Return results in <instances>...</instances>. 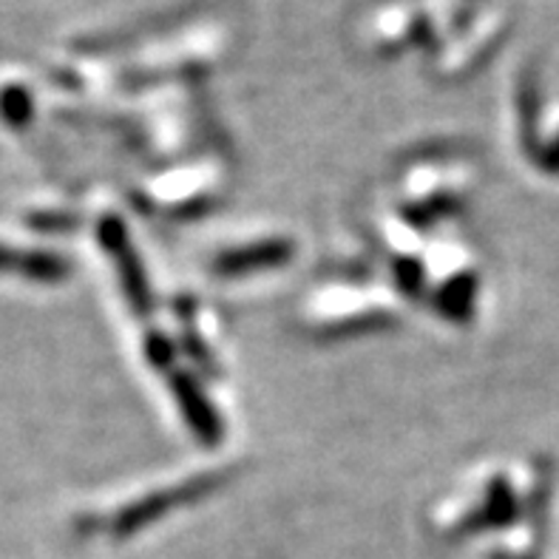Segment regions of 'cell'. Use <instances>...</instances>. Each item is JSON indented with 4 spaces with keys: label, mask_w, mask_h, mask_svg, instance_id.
I'll list each match as a JSON object with an SVG mask.
<instances>
[{
    "label": "cell",
    "mask_w": 559,
    "mask_h": 559,
    "mask_svg": "<svg viewBox=\"0 0 559 559\" xmlns=\"http://www.w3.org/2000/svg\"><path fill=\"white\" fill-rule=\"evenodd\" d=\"M0 273L32 278V282H60L69 276V262L49 250H23L0 245Z\"/></svg>",
    "instance_id": "cell-1"
},
{
    "label": "cell",
    "mask_w": 559,
    "mask_h": 559,
    "mask_svg": "<svg viewBox=\"0 0 559 559\" xmlns=\"http://www.w3.org/2000/svg\"><path fill=\"white\" fill-rule=\"evenodd\" d=\"M0 117L12 126H23L32 117V97L21 85H7L0 92Z\"/></svg>",
    "instance_id": "cell-2"
}]
</instances>
